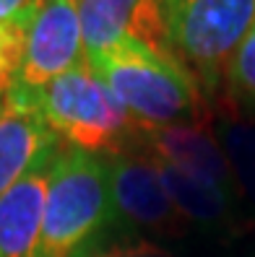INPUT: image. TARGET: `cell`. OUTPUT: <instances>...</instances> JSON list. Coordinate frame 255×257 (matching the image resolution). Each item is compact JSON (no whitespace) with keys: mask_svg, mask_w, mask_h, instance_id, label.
<instances>
[{"mask_svg":"<svg viewBox=\"0 0 255 257\" xmlns=\"http://www.w3.org/2000/svg\"><path fill=\"white\" fill-rule=\"evenodd\" d=\"M89 68L104 81L143 133L198 119L211 112L196 75L175 55H161L133 39L89 60Z\"/></svg>","mask_w":255,"mask_h":257,"instance_id":"cell-1","label":"cell"},{"mask_svg":"<svg viewBox=\"0 0 255 257\" xmlns=\"http://www.w3.org/2000/svg\"><path fill=\"white\" fill-rule=\"evenodd\" d=\"M115 223L110 156L60 146L47 185L42 257H76Z\"/></svg>","mask_w":255,"mask_h":257,"instance_id":"cell-2","label":"cell"},{"mask_svg":"<svg viewBox=\"0 0 255 257\" xmlns=\"http://www.w3.org/2000/svg\"><path fill=\"white\" fill-rule=\"evenodd\" d=\"M29 96L60 143L86 154L123 156L130 154V143H141L146 135L89 63L29 91Z\"/></svg>","mask_w":255,"mask_h":257,"instance_id":"cell-3","label":"cell"},{"mask_svg":"<svg viewBox=\"0 0 255 257\" xmlns=\"http://www.w3.org/2000/svg\"><path fill=\"white\" fill-rule=\"evenodd\" d=\"M169 39L177 60L216 96L239 42L255 21V0H167Z\"/></svg>","mask_w":255,"mask_h":257,"instance_id":"cell-4","label":"cell"},{"mask_svg":"<svg viewBox=\"0 0 255 257\" xmlns=\"http://www.w3.org/2000/svg\"><path fill=\"white\" fill-rule=\"evenodd\" d=\"M86 63L76 0H44L24 37L21 63L11 86L37 91Z\"/></svg>","mask_w":255,"mask_h":257,"instance_id":"cell-5","label":"cell"},{"mask_svg":"<svg viewBox=\"0 0 255 257\" xmlns=\"http://www.w3.org/2000/svg\"><path fill=\"white\" fill-rule=\"evenodd\" d=\"M110 166L115 221L169 239H180L193 229L172 203L151 154L130 151L123 156H110Z\"/></svg>","mask_w":255,"mask_h":257,"instance_id":"cell-6","label":"cell"},{"mask_svg":"<svg viewBox=\"0 0 255 257\" xmlns=\"http://www.w3.org/2000/svg\"><path fill=\"white\" fill-rule=\"evenodd\" d=\"M76 6L86 63L125 39L146 44L161 55H175L167 0H76Z\"/></svg>","mask_w":255,"mask_h":257,"instance_id":"cell-7","label":"cell"},{"mask_svg":"<svg viewBox=\"0 0 255 257\" xmlns=\"http://www.w3.org/2000/svg\"><path fill=\"white\" fill-rule=\"evenodd\" d=\"M57 143L29 91L8 86L0 94V198Z\"/></svg>","mask_w":255,"mask_h":257,"instance_id":"cell-8","label":"cell"},{"mask_svg":"<svg viewBox=\"0 0 255 257\" xmlns=\"http://www.w3.org/2000/svg\"><path fill=\"white\" fill-rule=\"evenodd\" d=\"M143 146H146V154H151L154 159L172 164L177 169L190 172L201 179H208V182H214L221 190L239 198L227 156H224L211 127V112L198 119L175 122L154 133H146Z\"/></svg>","mask_w":255,"mask_h":257,"instance_id":"cell-9","label":"cell"},{"mask_svg":"<svg viewBox=\"0 0 255 257\" xmlns=\"http://www.w3.org/2000/svg\"><path fill=\"white\" fill-rule=\"evenodd\" d=\"M63 143L52 146L26 177L0 198V257H42V221L55 156Z\"/></svg>","mask_w":255,"mask_h":257,"instance_id":"cell-10","label":"cell"},{"mask_svg":"<svg viewBox=\"0 0 255 257\" xmlns=\"http://www.w3.org/2000/svg\"><path fill=\"white\" fill-rule=\"evenodd\" d=\"M159 174L161 182L167 187L172 203L177 210L185 216L190 226H201V229H229L237 221V210L242 208L237 195L221 190L219 185L201 179L190 172H183L172 164L159 161Z\"/></svg>","mask_w":255,"mask_h":257,"instance_id":"cell-11","label":"cell"},{"mask_svg":"<svg viewBox=\"0 0 255 257\" xmlns=\"http://www.w3.org/2000/svg\"><path fill=\"white\" fill-rule=\"evenodd\" d=\"M211 127L232 169L239 203L255 213V122L239 114V107L229 99L211 109Z\"/></svg>","mask_w":255,"mask_h":257,"instance_id":"cell-12","label":"cell"},{"mask_svg":"<svg viewBox=\"0 0 255 257\" xmlns=\"http://www.w3.org/2000/svg\"><path fill=\"white\" fill-rule=\"evenodd\" d=\"M227 91L237 107H255V21L227 68Z\"/></svg>","mask_w":255,"mask_h":257,"instance_id":"cell-13","label":"cell"},{"mask_svg":"<svg viewBox=\"0 0 255 257\" xmlns=\"http://www.w3.org/2000/svg\"><path fill=\"white\" fill-rule=\"evenodd\" d=\"M76 257H175L169 249H164L161 244L143 236H123L112 241L94 239L92 244H86Z\"/></svg>","mask_w":255,"mask_h":257,"instance_id":"cell-14","label":"cell"},{"mask_svg":"<svg viewBox=\"0 0 255 257\" xmlns=\"http://www.w3.org/2000/svg\"><path fill=\"white\" fill-rule=\"evenodd\" d=\"M44 0H0V34L11 39L26 37V29Z\"/></svg>","mask_w":255,"mask_h":257,"instance_id":"cell-15","label":"cell"},{"mask_svg":"<svg viewBox=\"0 0 255 257\" xmlns=\"http://www.w3.org/2000/svg\"><path fill=\"white\" fill-rule=\"evenodd\" d=\"M21 50H24L21 39H11V37L0 34V94L16 78V70L21 63Z\"/></svg>","mask_w":255,"mask_h":257,"instance_id":"cell-16","label":"cell"}]
</instances>
